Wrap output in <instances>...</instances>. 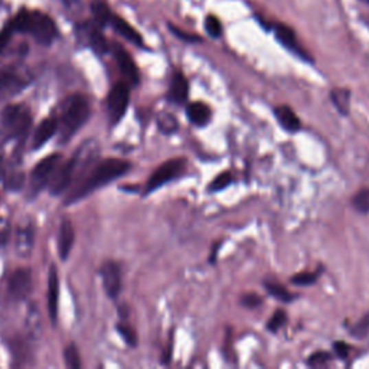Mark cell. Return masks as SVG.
I'll return each instance as SVG.
<instances>
[{"label": "cell", "instance_id": "obj_1", "mask_svg": "<svg viewBox=\"0 0 369 369\" xmlns=\"http://www.w3.org/2000/svg\"><path fill=\"white\" fill-rule=\"evenodd\" d=\"M130 164L122 159H106L100 161L93 170L88 173L78 185L74 188V190L65 199V203H76L84 198H87L91 192L106 186L107 183L122 178L130 170Z\"/></svg>", "mask_w": 369, "mask_h": 369}, {"label": "cell", "instance_id": "obj_2", "mask_svg": "<svg viewBox=\"0 0 369 369\" xmlns=\"http://www.w3.org/2000/svg\"><path fill=\"white\" fill-rule=\"evenodd\" d=\"M13 32L29 34L41 45H51L58 35L55 22L39 10L22 9L10 22Z\"/></svg>", "mask_w": 369, "mask_h": 369}, {"label": "cell", "instance_id": "obj_3", "mask_svg": "<svg viewBox=\"0 0 369 369\" xmlns=\"http://www.w3.org/2000/svg\"><path fill=\"white\" fill-rule=\"evenodd\" d=\"M90 102L82 94L69 96L61 110L58 131H60L61 143H67L76 133L90 119Z\"/></svg>", "mask_w": 369, "mask_h": 369}, {"label": "cell", "instance_id": "obj_4", "mask_svg": "<svg viewBox=\"0 0 369 369\" xmlns=\"http://www.w3.org/2000/svg\"><path fill=\"white\" fill-rule=\"evenodd\" d=\"M0 124L8 139L22 140L32 124V115L25 106L10 104L0 114Z\"/></svg>", "mask_w": 369, "mask_h": 369}, {"label": "cell", "instance_id": "obj_5", "mask_svg": "<svg viewBox=\"0 0 369 369\" xmlns=\"http://www.w3.org/2000/svg\"><path fill=\"white\" fill-rule=\"evenodd\" d=\"M186 161L185 159H172L165 161L164 165H160L149 178L144 188V194L149 195L152 192H155L156 189L161 188L165 183L179 178L182 175V172L185 170Z\"/></svg>", "mask_w": 369, "mask_h": 369}, {"label": "cell", "instance_id": "obj_6", "mask_svg": "<svg viewBox=\"0 0 369 369\" xmlns=\"http://www.w3.org/2000/svg\"><path fill=\"white\" fill-rule=\"evenodd\" d=\"M130 101V90L128 85L124 82L115 84L107 97V111L110 117V123L114 126L119 123L128 107Z\"/></svg>", "mask_w": 369, "mask_h": 369}, {"label": "cell", "instance_id": "obj_7", "mask_svg": "<svg viewBox=\"0 0 369 369\" xmlns=\"http://www.w3.org/2000/svg\"><path fill=\"white\" fill-rule=\"evenodd\" d=\"M61 155H51L45 159H42L39 164L34 168L31 173V188H32V194H38L39 190L45 188L52 175L55 173L56 168L61 164Z\"/></svg>", "mask_w": 369, "mask_h": 369}, {"label": "cell", "instance_id": "obj_8", "mask_svg": "<svg viewBox=\"0 0 369 369\" xmlns=\"http://www.w3.org/2000/svg\"><path fill=\"white\" fill-rule=\"evenodd\" d=\"M77 165H78V153L72 159L67 160L64 165L60 164V166L56 168L49 181V192L54 197L61 195L64 190H67L74 178V173L77 170Z\"/></svg>", "mask_w": 369, "mask_h": 369}, {"label": "cell", "instance_id": "obj_9", "mask_svg": "<svg viewBox=\"0 0 369 369\" xmlns=\"http://www.w3.org/2000/svg\"><path fill=\"white\" fill-rule=\"evenodd\" d=\"M102 286L110 299H117L122 290V271L119 264L114 261H107L101 267Z\"/></svg>", "mask_w": 369, "mask_h": 369}, {"label": "cell", "instance_id": "obj_10", "mask_svg": "<svg viewBox=\"0 0 369 369\" xmlns=\"http://www.w3.org/2000/svg\"><path fill=\"white\" fill-rule=\"evenodd\" d=\"M9 293L14 300H22L29 296L32 290V273L27 269L13 271L9 277Z\"/></svg>", "mask_w": 369, "mask_h": 369}, {"label": "cell", "instance_id": "obj_11", "mask_svg": "<svg viewBox=\"0 0 369 369\" xmlns=\"http://www.w3.org/2000/svg\"><path fill=\"white\" fill-rule=\"evenodd\" d=\"M271 29L274 31L276 38L278 39V42L282 43L283 47H286L289 51H291L293 54L299 55L303 60H309L307 52H304V49L300 47V43L298 41L296 34H294L293 29L284 23L276 22L271 25Z\"/></svg>", "mask_w": 369, "mask_h": 369}, {"label": "cell", "instance_id": "obj_12", "mask_svg": "<svg viewBox=\"0 0 369 369\" xmlns=\"http://www.w3.org/2000/svg\"><path fill=\"white\" fill-rule=\"evenodd\" d=\"M114 58L117 61V65H119L124 80L130 84V85H137L140 76H139V69L133 61V58L130 56V54L120 45H114Z\"/></svg>", "mask_w": 369, "mask_h": 369}, {"label": "cell", "instance_id": "obj_13", "mask_svg": "<svg viewBox=\"0 0 369 369\" xmlns=\"http://www.w3.org/2000/svg\"><path fill=\"white\" fill-rule=\"evenodd\" d=\"M74 241H76V232H74L71 221L63 219L60 228H58V254L61 260L65 261L69 257Z\"/></svg>", "mask_w": 369, "mask_h": 369}, {"label": "cell", "instance_id": "obj_14", "mask_svg": "<svg viewBox=\"0 0 369 369\" xmlns=\"http://www.w3.org/2000/svg\"><path fill=\"white\" fill-rule=\"evenodd\" d=\"M26 87V81L12 71L0 72V98L16 96Z\"/></svg>", "mask_w": 369, "mask_h": 369}, {"label": "cell", "instance_id": "obj_15", "mask_svg": "<svg viewBox=\"0 0 369 369\" xmlns=\"http://www.w3.org/2000/svg\"><path fill=\"white\" fill-rule=\"evenodd\" d=\"M109 25H111L117 34H119L120 36H123L126 41L131 42L133 45L140 47V48L144 45L142 35L127 21H124L122 16H119V14L113 13V16H111Z\"/></svg>", "mask_w": 369, "mask_h": 369}, {"label": "cell", "instance_id": "obj_16", "mask_svg": "<svg viewBox=\"0 0 369 369\" xmlns=\"http://www.w3.org/2000/svg\"><path fill=\"white\" fill-rule=\"evenodd\" d=\"M58 303H60V278L56 267L52 264L48 274V312L52 322L58 317Z\"/></svg>", "mask_w": 369, "mask_h": 369}, {"label": "cell", "instance_id": "obj_17", "mask_svg": "<svg viewBox=\"0 0 369 369\" xmlns=\"http://www.w3.org/2000/svg\"><path fill=\"white\" fill-rule=\"evenodd\" d=\"M188 93H189V84L186 77L179 71L175 72L168 93L169 101H172L173 104H185L188 100Z\"/></svg>", "mask_w": 369, "mask_h": 369}, {"label": "cell", "instance_id": "obj_18", "mask_svg": "<svg viewBox=\"0 0 369 369\" xmlns=\"http://www.w3.org/2000/svg\"><path fill=\"white\" fill-rule=\"evenodd\" d=\"M56 131H58V122L55 119L43 120L35 130L34 140H32L34 150H38L43 144H47L55 136Z\"/></svg>", "mask_w": 369, "mask_h": 369}, {"label": "cell", "instance_id": "obj_19", "mask_svg": "<svg viewBox=\"0 0 369 369\" xmlns=\"http://www.w3.org/2000/svg\"><path fill=\"white\" fill-rule=\"evenodd\" d=\"M186 113H188L189 120L199 127H203V126L208 124L211 122V117H212L211 109L206 106L205 102H199V101L189 104L186 109Z\"/></svg>", "mask_w": 369, "mask_h": 369}, {"label": "cell", "instance_id": "obj_20", "mask_svg": "<svg viewBox=\"0 0 369 369\" xmlns=\"http://www.w3.org/2000/svg\"><path fill=\"white\" fill-rule=\"evenodd\" d=\"M276 119L283 128L289 131H298L300 128V120L298 119L296 113H294L290 107L287 106H280L274 110Z\"/></svg>", "mask_w": 369, "mask_h": 369}, {"label": "cell", "instance_id": "obj_21", "mask_svg": "<svg viewBox=\"0 0 369 369\" xmlns=\"http://www.w3.org/2000/svg\"><path fill=\"white\" fill-rule=\"evenodd\" d=\"M91 12L93 16L100 26H106L110 23L113 16V12L110 10L106 0H93L91 2Z\"/></svg>", "mask_w": 369, "mask_h": 369}, {"label": "cell", "instance_id": "obj_22", "mask_svg": "<svg viewBox=\"0 0 369 369\" xmlns=\"http://www.w3.org/2000/svg\"><path fill=\"white\" fill-rule=\"evenodd\" d=\"M88 41H90L91 48L97 54L101 55V54H106L109 51V45H107V41H106L104 35L100 32V29H97L94 26L88 29Z\"/></svg>", "mask_w": 369, "mask_h": 369}, {"label": "cell", "instance_id": "obj_23", "mask_svg": "<svg viewBox=\"0 0 369 369\" xmlns=\"http://www.w3.org/2000/svg\"><path fill=\"white\" fill-rule=\"evenodd\" d=\"M264 287H265V290H267V293L271 294V296L274 299H277L278 302L289 303L294 299V296L291 293L287 291V289H284L282 284H278L276 282H265Z\"/></svg>", "mask_w": 369, "mask_h": 369}, {"label": "cell", "instance_id": "obj_24", "mask_svg": "<svg viewBox=\"0 0 369 369\" xmlns=\"http://www.w3.org/2000/svg\"><path fill=\"white\" fill-rule=\"evenodd\" d=\"M331 98L336 109L342 114L349 113V101H350V93L348 90H333L331 94Z\"/></svg>", "mask_w": 369, "mask_h": 369}, {"label": "cell", "instance_id": "obj_25", "mask_svg": "<svg viewBox=\"0 0 369 369\" xmlns=\"http://www.w3.org/2000/svg\"><path fill=\"white\" fill-rule=\"evenodd\" d=\"M159 128L165 133V135H172L176 130H178V120L175 119L172 114H160L157 119Z\"/></svg>", "mask_w": 369, "mask_h": 369}, {"label": "cell", "instance_id": "obj_26", "mask_svg": "<svg viewBox=\"0 0 369 369\" xmlns=\"http://www.w3.org/2000/svg\"><path fill=\"white\" fill-rule=\"evenodd\" d=\"M352 205L358 212L369 214V189H362L358 194L353 197Z\"/></svg>", "mask_w": 369, "mask_h": 369}, {"label": "cell", "instance_id": "obj_27", "mask_svg": "<svg viewBox=\"0 0 369 369\" xmlns=\"http://www.w3.org/2000/svg\"><path fill=\"white\" fill-rule=\"evenodd\" d=\"M64 358L65 364L71 369H78L81 366V358H80V352L76 348V345H68L64 350Z\"/></svg>", "mask_w": 369, "mask_h": 369}, {"label": "cell", "instance_id": "obj_28", "mask_svg": "<svg viewBox=\"0 0 369 369\" xmlns=\"http://www.w3.org/2000/svg\"><path fill=\"white\" fill-rule=\"evenodd\" d=\"M205 29L212 38H219L223 35V23H221V21L216 16H214V14L206 16Z\"/></svg>", "mask_w": 369, "mask_h": 369}, {"label": "cell", "instance_id": "obj_29", "mask_svg": "<svg viewBox=\"0 0 369 369\" xmlns=\"http://www.w3.org/2000/svg\"><path fill=\"white\" fill-rule=\"evenodd\" d=\"M232 182V176L230 172H223L221 175H218L216 178L214 179V182L211 183L210 186V190H214V192H218V190H223L225 189L228 185H231Z\"/></svg>", "mask_w": 369, "mask_h": 369}, {"label": "cell", "instance_id": "obj_30", "mask_svg": "<svg viewBox=\"0 0 369 369\" xmlns=\"http://www.w3.org/2000/svg\"><path fill=\"white\" fill-rule=\"evenodd\" d=\"M317 277H319L317 273H300V274L293 276L291 283L296 286H310L316 282Z\"/></svg>", "mask_w": 369, "mask_h": 369}, {"label": "cell", "instance_id": "obj_31", "mask_svg": "<svg viewBox=\"0 0 369 369\" xmlns=\"http://www.w3.org/2000/svg\"><path fill=\"white\" fill-rule=\"evenodd\" d=\"M286 319H287V316H286V313L283 312V310H277V312L274 313V316L269 320L267 329L271 331V332H277L286 323Z\"/></svg>", "mask_w": 369, "mask_h": 369}, {"label": "cell", "instance_id": "obj_32", "mask_svg": "<svg viewBox=\"0 0 369 369\" xmlns=\"http://www.w3.org/2000/svg\"><path fill=\"white\" fill-rule=\"evenodd\" d=\"M117 331L122 335V337L126 341L127 345L130 346H136L137 339H136V333L131 328L126 326V324H117Z\"/></svg>", "mask_w": 369, "mask_h": 369}, {"label": "cell", "instance_id": "obj_33", "mask_svg": "<svg viewBox=\"0 0 369 369\" xmlns=\"http://www.w3.org/2000/svg\"><path fill=\"white\" fill-rule=\"evenodd\" d=\"M368 332H369V313L350 329V333H353L355 337H364L366 336Z\"/></svg>", "mask_w": 369, "mask_h": 369}, {"label": "cell", "instance_id": "obj_34", "mask_svg": "<svg viewBox=\"0 0 369 369\" xmlns=\"http://www.w3.org/2000/svg\"><path fill=\"white\" fill-rule=\"evenodd\" d=\"M329 361H331V355L328 352H316V353H313L312 357L309 358L307 365L309 366H317V365L328 364Z\"/></svg>", "mask_w": 369, "mask_h": 369}, {"label": "cell", "instance_id": "obj_35", "mask_svg": "<svg viewBox=\"0 0 369 369\" xmlns=\"http://www.w3.org/2000/svg\"><path fill=\"white\" fill-rule=\"evenodd\" d=\"M169 26H170V31H172L176 36L181 38V39H183V41H186V42H199V41H201V38L197 36V35L186 34V32L182 31V29L176 27V26H173V25H169Z\"/></svg>", "mask_w": 369, "mask_h": 369}, {"label": "cell", "instance_id": "obj_36", "mask_svg": "<svg viewBox=\"0 0 369 369\" xmlns=\"http://www.w3.org/2000/svg\"><path fill=\"white\" fill-rule=\"evenodd\" d=\"M13 34V29L10 26V23L3 29L2 32H0V52L3 51V48L8 45V42L10 41V36Z\"/></svg>", "mask_w": 369, "mask_h": 369}, {"label": "cell", "instance_id": "obj_37", "mask_svg": "<svg viewBox=\"0 0 369 369\" xmlns=\"http://www.w3.org/2000/svg\"><path fill=\"white\" fill-rule=\"evenodd\" d=\"M243 304L247 307H257L261 304V298L257 296V294H248V296L243 298Z\"/></svg>", "mask_w": 369, "mask_h": 369}, {"label": "cell", "instance_id": "obj_38", "mask_svg": "<svg viewBox=\"0 0 369 369\" xmlns=\"http://www.w3.org/2000/svg\"><path fill=\"white\" fill-rule=\"evenodd\" d=\"M335 350L339 358H346L349 353V346L345 342H335Z\"/></svg>", "mask_w": 369, "mask_h": 369}, {"label": "cell", "instance_id": "obj_39", "mask_svg": "<svg viewBox=\"0 0 369 369\" xmlns=\"http://www.w3.org/2000/svg\"><path fill=\"white\" fill-rule=\"evenodd\" d=\"M0 175H2V159H0Z\"/></svg>", "mask_w": 369, "mask_h": 369}, {"label": "cell", "instance_id": "obj_40", "mask_svg": "<svg viewBox=\"0 0 369 369\" xmlns=\"http://www.w3.org/2000/svg\"><path fill=\"white\" fill-rule=\"evenodd\" d=\"M365 2H368V3H369V0H365Z\"/></svg>", "mask_w": 369, "mask_h": 369}]
</instances>
